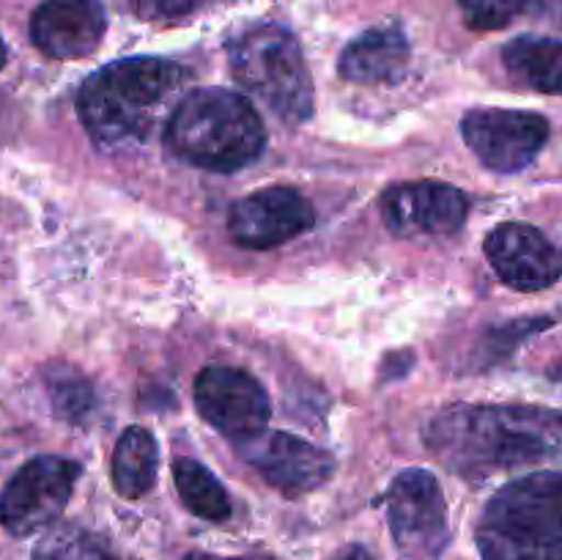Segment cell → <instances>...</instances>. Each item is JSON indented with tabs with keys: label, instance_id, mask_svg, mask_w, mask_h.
Instances as JSON below:
<instances>
[{
	"label": "cell",
	"instance_id": "obj_20",
	"mask_svg": "<svg viewBox=\"0 0 562 560\" xmlns=\"http://www.w3.org/2000/svg\"><path fill=\"white\" fill-rule=\"evenodd\" d=\"M530 0H459L461 14L472 31H499L510 25Z\"/></svg>",
	"mask_w": 562,
	"mask_h": 560
},
{
	"label": "cell",
	"instance_id": "obj_24",
	"mask_svg": "<svg viewBox=\"0 0 562 560\" xmlns=\"http://www.w3.org/2000/svg\"><path fill=\"white\" fill-rule=\"evenodd\" d=\"M184 560H274V558H272V555H236V558H225V555L190 552Z\"/></svg>",
	"mask_w": 562,
	"mask_h": 560
},
{
	"label": "cell",
	"instance_id": "obj_12",
	"mask_svg": "<svg viewBox=\"0 0 562 560\" xmlns=\"http://www.w3.org/2000/svg\"><path fill=\"white\" fill-rule=\"evenodd\" d=\"M470 198L445 181H404L382 195V217L401 236H450L467 223Z\"/></svg>",
	"mask_w": 562,
	"mask_h": 560
},
{
	"label": "cell",
	"instance_id": "obj_8",
	"mask_svg": "<svg viewBox=\"0 0 562 560\" xmlns=\"http://www.w3.org/2000/svg\"><path fill=\"white\" fill-rule=\"evenodd\" d=\"M461 135L488 170L519 173L547 146L549 121L527 110L481 108L464 115Z\"/></svg>",
	"mask_w": 562,
	"mask_h": 560
},
{
	"label": "cell",
	"instance_id": "obj_16",
	"mask_svg": "<svg viewBox=\"0 0 562 560\" xmlns=\"http://www.w3.org/2000/svg\"><path fill=\"white\" fill-rule=\"evenodd\" d=\"M503 66L521 86L562 97V42L547 36H519L503 47Z\"/></svg>",
	"mask_w": 562,
	"mask_h": 560
},
{
	"label": "cell",
	"instance_id": "obj_19",
	"mask_svg": "<svg viewBox=\"0 0 562 560\" xmlns=\"http://www.w3.org/2000/svg\"><path fill=\"white\" fill-rule=\"evenodd\" d=\"M33 560H115L97 538L77 527H55L38 541Z\"/></svg>",
	"mask_w": 562,
	"mask_h": 560
},
{
	"label": "cell",
	"instance_id": "obj_18",
	"mask_svg": "<svg viewBox=\"0 0 562 560\" xmlns=\"http://www.w3.org/2000/svg\"><path fill=\"white\" fill-rule=\"evenodd\" d=\"M173 481L181 500L195 516L209 522H223L231 516V500L223 483L195 459H176Z\"/></svg>",
	"mask_w": 562,
	"mask_h": 560
},
{
	"label": "cell",
	"instance_id": "obj_15",
	"mask_svg": "<svg viewBox=\"0 0 562 560\" xmlns=\"http://www.w3.org/2000/svg\"><path fill=\"white\" fill-rule=\"evenodd\" d=\"M409 66V42L398 25L371 27L340 55L338 71L351 82H395Z\"/></svg>",
	"mask_w": 562,
	"mask_h": 560
},
{
	"label": "cell",
	"instance_id": "obj_23",
	"mask_svg": "<svg viewBox=\"0 0 562 560\" xmlns=\"http://www.w3.org/2000/svg\"><path fill=\"white\" fill-rule=\"evenodd\" d=\"M329 560H373V555L366 547H360V544H349V547L338 549Z\"/></svg>",
	"mask_w": 562,
	"mask_h": 560
},
{
	"label": "cell",
	"instance_id": "obj_10",
	"mask_svg": "<svg viewBox=\"0 0 562 560\" xmlns=\"http://www.w3.org/2000/svg\"><path fill=\"white\" fill-rule=\"evenodd\" d=\"M239 453L285 497L313 492L335 472V461L327 450L285 432H258L239 439Z\"/></svg>",
	"mask_w": 562,
	"mask_h": 560
},
{
	"label": "cell",
	"instance_id": "obj_13",
	"mask_svg": "<svg viewBox=\"0 0 562 560\" xmlns=\"http://www.w3.org/2000/svg\"><path fill=\"white\" fill-rule=\"evenodd\" d=\"M488 264L516 291H541L562 278V250L527 223H503L486 236Z\"/></svg>",
	"mask_w": 562,
	"mask_h": 560
},
{
	"label": "cell",
	"instance_id": "obj_3",
	"mask_svg": "<svg viewBox=\"0 0 562 560\" xmlns=\"http://www.w3.org/2000/svg\"><path fill=\"white\" fill-rule=\"evenodd\" d=\"M165 143L184 163L231 173L261 157L267 130L245 97L225 88H198L173 110Z\"/></svg>",
	"mask_w": 562,
	"mask_h": 560
},
{
	"label": "cell",
	"instance_id": "obj_5",
	"mask_svg": "<svg viewBox=\"0 0 562 560\" xmlns=\"http://www.w3.org/2000/svg\"><path fill=\"white\" fill-rule=\"evenodd\" d=\"M231 71L247 93L285 124L313 113V80L294 33L274 22L250 27L228 47Z\"/></svg>",
	"mask_w": 562,
	"mask_h": 560
},
{
	"label": "cell",
	"instance_id": "obj_4",
	"mask_svg": "<svg viewBox=\"0 0 562 560\" xmlns=\"http://www.w3.org/2000/svg\"><path fill=\"white\" fill-rule=\"evenodd\" d=\"M483 560H562V472H532L488 500L477 522Z\"/></svg>",
	"mask_w": 562,
	"mask_h": 560
},
{
	"label": "cell",
	"instance_id": "obj_17",
	"mask_svg": "<svg viewBox=\"0 0 562 560\" xmlns=\"http://www.w3.org/2000/svg\"><path fill=\"white\" fill-rule=\"evenodd\" d=\"M113 486L121 497L140 500L157 481V443L140 426L121 434L113 453Z\"/></svg>",
	"mask_w": 562,
	"mask_h": 560
},
{
	"label": "cell",
	"instance_id": "obj_1",
	"mask_svg": "<svg viewBox=\"0 0 562 560\" xmlns=\"http://www.w3.org/2000/svg\"><path fill=\"white\" fill-rule=\"evenodd\" d=\"M431 453L448 470L486 481L562 453V412L525 404H459L431 421Z\"/></svg>",
	"mask_w": 562,
	"mask_h": 560
},
{
	"label": "cell",
	"instance_id": "obj_7",
	"mask_svg": "<svg viewBox=\"0 0 562 560\" xmlns=\"http://www.w3.org/2000/svg\"><path fill=\"white\" fill-rule=\"evenodd\" d=\"M80 464L60 456L27 461L0 494V525L11 536H33L53 525L69 505Z\"/></svg>",
	"mask_w": 562,
	"mask_h": 560
},
{
	"label": "cell",
	"instance_id": "obj_9",
	"mask_svg": "<svg viewBox=\"0 0 562 560\" xmlns=\"http://www.w3.org/2000/svg\"><path fill=\"white\" fill-rule=\"evenodd\" d=\"M195 406L225 437L247 439L263 432L272 404L256 377L241 368L209 366L195 377Z\"/></svg>",
	"mask_w": 562,
	"mask_h": 560
},
{
	"label": "cell",
	"instance_id": "obj_22",
	"mask_svg": "<svg viewBox=\"0 0 562 560\" xmlns=\"http://www.w3.org/2000/svg\"><path fill=\"white\" fill-rule=\"evenodd\" d=\"M53 399L58 404V410H64V415H80L88 410V399H91V390L86 382H53Z\"/></svg>",
	"mask_w": 562,
	"mask_h": 560
},
{
	"label": "cell",
	"instance_id": "obj_14",
	"mask_svg": "<svg viewBox=\"0 0 562 560\" xmlns=\"http://www.w3.org/2000/svg\"><path fill=\"white\" fill-rule=\"evenodd\" d=\"M108 16L99 0H44L31 16V38L44 55L77 60L102 44Z\"/></svg>",
	"mask_w": 562,
	"mask_h": 560
},
{
	"label": "cell",
	"instance_id": "obj_2",
	"mask_svg": "<svg viewBox=\"0 0 562 560\" xmlns=\"http://www.w3.org/2000/svg\"><path fill=\"white\" fill-rule=\"evenodd\" d=\"M165 58H124L93 71L77 91V113L99 146L143 141L165 99L184 82Z\"/></svg>",
	"mask_w": 562,
	"mask_h": 560
},
{
	"label": "cell",
	"instance_id": "obj_21",
	"mask_svg": "<svg viewBox=\"0 0 562 560\" xmlns=\"http://www.w3.org/2000/svg\"><path fill=\"white\" fill-rule=\"evenodd\" d=\"M110 3H115L121 11L137 16V20L168 22L192 14V11L201 9L206 0H110Z\"/></svg>",
	"mask_w": 562,
	"mask_h": 560
},
{
	"label": "cell",
	"instance_id": "obj_6",
	"mask_svg": "<svg viewBox=\"0 0 562 560\" xmlns=\"http://www.w3.org/2000/svg\"><path fill=\"white\" fill-rule=\"evenodd\" d=\"M387 522L401 560H439L450 541L448 503L428 470H406L387 489Z\"/></svg>",
	"mask_w": 562,
	"mask_h": 560
},
{
	"label": "cell",
	"instance_id": "obj_11",
	"mask_svg": "<svg viewBox=\"0 0 562 560\" xmlns=\"http://www.w3.org/2000/svg\"><path fill=\"white\" fill-rule=\"evenodd\" d=\"M316 223L311 201L291 187H267L236 201L228 214L234 242L247 250H269L294 236L305 234Z\"/></svg>",
	"mask_w": 562,
	"mask_h": 560
},
{
	"label": "cell",
	"instance_id": "obj_25",
	"mask_svg": "<svg viewBox=\"0 0 562 560\" xmlns=\"http://www.w3.org/2000/svg\"><path fill=\"white\" fill-rule=\"evenodd\" d=\"M5 60H9V47H5L3 36H0V69H3V66H5Z\"/></svg>",
	"mask_w": 562,
	"mask_h": 560
}]
</instances>
